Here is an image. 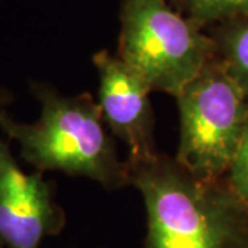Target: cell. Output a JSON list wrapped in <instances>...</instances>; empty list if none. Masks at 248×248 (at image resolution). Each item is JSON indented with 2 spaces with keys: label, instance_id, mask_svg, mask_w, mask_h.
I'll use <instances>...</instances> for the list:
<instances>
[{
  "label": "cell",
  "instance_id": "obj_1",
  "mask_svg": "<svg viewBox=\"0 0 248 248\" xmlns=\"http://www.w3.org/2000/svg\"><path fill=\"white\" fill-rule=\"evenodd\" d=\"M128 167L146 211L143 248H248V207L226 178L196 177L160 152Z\"/></svg>",
  "mask_w": 248,
  "mask_h": 248
},
{
  "label": "cell",
  "instance_id": "obj_2",
  "mask_svg": "<svg viewBox=\"0 0 248 248\" xmlns=\"http://www.w3.org/2000/svg\"><path fill=\"white\" fill-rule=\"evenodd\" d=\"M40 104L33 123L0 115V131L19 145L21 157L40 172L89 178L108 190L130 186V167L119 157L97 99L89 93L66 95L46 81H32Z\"/></svg>",
  "mask_w": 248,
  "mask_h": 248
},
{
  "label": "cell",
  "instance_id": "obj_3",
  "mask_svg": "<svg viewBox=\"0 0 248 248\" xmlns=\"http://www.w3.org/2000/svg\"><path fill=\"white\" fill-rule=\"evenodd\" d=\"M116 55L151 91L177 97L215 57L204 28L167 0H122Z\"/></svg>",
  "mask_w": 248,
  "mask_h": 248
},
{
  "label": "cell",
  "instance_id": "obj_4",
  "mask_svg": "<svg viewBox=\"0 0 248 248\" xmlns=\"http://www.w3.org/2000/svg\"><path fill=\"white\" fill-rule=\"evenodd\" d=\"M178 163L203 179L228 177L248 125V98L214 57L177 97Z\"/></svg>",
  "mask_w": 248,
  "mask_h": 248
},
{
  "label": "cell",
  "instance_id": "obj_5",
  "mask_svg": "<svg viewBox=\"0 0 248 248\" xmlns=\"http://www.w3.org/2000/svg\"><path fill=\"white\" fill-rule=\"evenodd\" d=\"M66 214L55 200V182L35 170L28 174L0 138V243L4 248H40L58 236Z\"/></svg>",
  "mask_w": 248,
  "mask_h": 248
},
{
  "label": "cell",
  "instance_id": "obj_6",
  "mask_svg": "<svg viewBox=\"0 0 248 248\" xmlns=\"http://www.w3.org/2000/svg\"><path fill=\"white\" fill-rule=\"evenodd\" d=\"M98 75V105L110 134L128 148V163L157 155L151 90L116 54L93 55Z\"/></svg>",
  "mask_w": 248,
  "mask_h": 248
},
{
  "label": "cell",
  "instance_id": "obj_7",
  "mask_svg": "<svg viewBox=\"0 0 248 248\" xmlns=\"http://www.w3.org/2000/svg\"><path fill=\"white\" fill-rule=\"evenodd\" d=\"M215 45V60L248 98V17L228 19L205 29Z\"/></svg>",
  "mask_w": 248,
  "mask_h": 248
},
{
  "label": "cell",
  "instance_id": "obj_8",
  "mask_svg": "<svg viewBox=\"0 0 248 248\" xmlns=\"http://www.w3.org/2000/svg\"><path fill=\"white\" fill-rule=\"evenodd\" d=\"M175 9L207 29L228 19L248 17V0H174Z\"/></svg>",
  "mask_w": 248,
  "mask_h": 248
},
{
  "label": "cell",
  "instance_id": "obj_9",
  "mask_svg": "<svg viewBox=\"0 0 248 248\" xmlns=\"http://www.w3.org/2000/svg\"><path fill=\"white\" fill-rule=\"evenodd\" d=\"M226 179L234 193L248 207V125Z\"/></svg>",
  "mask_w": 248,
  "mask_h": 248
},
{
  "label": "cell",
  "instance_id": "obj_10",
  "mask_svg": "<svg viewBox=\"0 0 248 248\" xmlns=\"http://www.w3.org/2000/svg\"><path fill=\"white\" fill-rule=\"evenodd\" d=\"M16 101V95L7 87L0 86V115L7 112V108Z\"/></svg>",
  "mask_w": 248,
  "mask_h": 248
},
{
  "label": "cell",
  "instance_id": "obj_11",
  "mask_svg": "<svg viewBox=\"0 0 248 248\" xmlns=\"http://www.w3.org/2000/svg\"><path fill=\"white\" fill-rule=\"evenodd\" d=\"M0 248H4V247H3V246H1V243H0Z\"/></svg>",
  "mask_w": 248,
  "mask_h": 248
}]
</instances>
